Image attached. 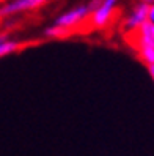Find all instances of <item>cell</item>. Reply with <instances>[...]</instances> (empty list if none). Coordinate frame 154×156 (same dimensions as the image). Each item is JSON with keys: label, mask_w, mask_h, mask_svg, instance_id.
<instances>
[{"label": "cell", "mask_w": 154, "mask_h": 156, "mask_svg": "<svg viewBox=\"0 0 154 156\" xmlns=\"http://www.w3.org/2000/svg\"><path fill=\"white\" fill-rule=\"evenodd\" d=\"M140 2H143V3H148V5H152L154 0H140Z\"/></svg>", "instance_id": "cell-10"}, {"label": "cell", "mask_w": 154, "mask_h": 156, "mask_svg": "<svg viewBox=\"0 0 154 156\" xmlns=\"http://www.w3.org/2000/svg\"><path fill=\"white\" fill-rule=\"evenodd\" d=\"M22 46H24V44H22L21 41L11 40L10 36L6 35L3 40H0V58L10 55V54H13V52H16V51H19Z\"/></svg>", "instance_id": "cell-6"}, {"label": "cell", "mask_w": 154, "mask_h": 156, "mask_svg": "<svg viewBox=\"0 0 154 156\" xmlns=\"http://www.w3.org/2000/svg\"><path fill=\"white\" fill-rule=\"evenodd\" d=\"M0 2H6V0H0Z\"/></svg>", "instance_id": "cell-12"}, {"label": "cell", "mask_w": 154, "mask_h": 156, "mask_svg": "<svg viewBox=\"0 0 154 156\" xmlns=\"http://www.w3.org/2000/svg\"><path fill=\"white\" fill-rule=\"evenodd\" d=\"M5 36H6V35H0V40H3V38H5Z\"/></svg>", "instance_id": "cell-11"}, {"label": "cell", "mask_w": 154, "mask_h": 156, "mask_svg": "<svg viewBox=\"0 0 154 156\" xmlns=\"http://www.w3.org/2000/svg\"><path fill=\"white\" fill-rule=\"evenodd\" d=\"M72 30L69 29H65V27L61 25H57V24H52L49 25L46 30H44V35L47 36V38H53V40H61V38H66V36L71 35Z\"/></svg>", "instance_id": "cell-7"}, {"label": "cell", "mask_w": 154, "mask_h": 156, "mask_svg": "<svg viewBox=\"0 0 154 156\" xmlns=\"http://www.w3.org/2000/svg\"><path fill=\"white\" fill-rule=\"evenodd\" d=\"M90 14H91V11H90V8L87 5H77L74 8H71V10H68V11L61 13L55 19V22H53V24L72 30L79 24H82L85 19H88Z\"/></svg>", "instance_id": "cell-3"}, {"label": "cell", "mask_w": 154, "mask_h": 156, "mask_svg": "<svg viewBox=\"0 0 154 156\" xmlns=\"http://www.w3.org/2000/svg\"><path fill=\"white\" fill-rule=\"evenodd\" d=\"M118 2L120 0H102V3L90 14L91 25L96 27V29H104L113 17L115 8H116V5H118Z\"/></svg>", "instance_id": "cell-4"}, {"label": "cell", "mask_w": 154, "mask_h": 156, "mask_svg": "<svg viewBox=\"0 0 154 156\" xmlns=\"http://www.w3.org/2000/svg\"><path fill=\"white\" fill-rule=\"evenodd\" d=\"M50 0H6L0 5V19L11 17L22 11H32L44 6Z\"/></svg>", "instance_id": "cell-2"}, {"label": "cell", "mask_w": 154, "mask_h": 156, "mask_svg": "<svg viewBox=\"0 0 154 156\" xmlns=\"http://www.w3.org/2000/svg\"><path fill=\"white\" fill-rule=\"evenodd\" d=\"M101 3H102V0H90V2H88V5H87V6L90 8V11L93 13V11H94L96 8H98L99 5H101Z\"/></svg>", "instance_id": "cell-8"}, {"label": "cell", "mask_w": 154, "mask_h": 156, "mask_svg": "<svg viewBox=\"0 0 154 156\" xmlns=\"http://www.w3.org/2000/svg\"><path fill=\"white\" fill-rule=\"evenodd\" d=\"M149 8H151V5H148V3H143V2L137 3L132 8V11L129 13V16L126 17V21L123 22V30L124 32H137L139 27L143 22L148 21Z\"/></svg>", "instance_id": "cell-5"}, {"label": "cell", "mask_w": 154, "mask_h": 156, "mask_svg": "<svg viewBox=\"0 0 154 156\" xmlns=\"http://www.w3.org/2000/svg\"><path fill=\"white\" fill-rule=\"evenodd\" d=\"M148 21H149V22H154V5H151V8H149V13H148Z\"/></svg>", "instance_id": "cell-9"}, {"label": "cell", "mask_w": 154, "mask_h": 156, "mask_svg": "<svg viewBox=\"0 0 154 156\" xmlns=\"http://www.w3.org/2000/svg\"><path fill=\"white\" fill-rule=\"evenodd\" d=\"M139 49L140 57L148 66L151 77L154 76V22H143L139 29Z\"/></svg>", "instance_id": "cell-1"}]
</instances>
